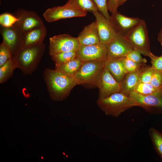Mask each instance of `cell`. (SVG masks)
Segmentation results:
<instances>
[{
  "mask_svg": "<svg viewBox=\"0 0 162 162\" xmlns=\"http://www.w3.org/2000/svg\"><path fill=\"white\" fill-rule=\"evenodd\" d=\"M44 78L51 99L61 101L66 98L78 82L74 77L68 76L55 69H45Z\"/></svg>",
  "mask_w": 162,
  "mask_h": 162,
  "instance_id": "cell-1",
  "label": "cell"
},
{
  "mask_svg": "<svg viewBox=\"0 0 162 162\" xmlns=\"http://www.w3.org/2000/svg\"><path fill=\"white\" fill-rule=\"evenodd\" d=\"M97 104L100 109L107 116L117 117L137 104L128 94L120 91L102 99H98Z\"/></svg>",
  "mask_w": 162,
  "mask_h": 162,
  "instance_id": "cell-2",
  "label": "cell"
},
{
  "mask_svg": "<svg viewBox=\"0 0 162 162\" xmlns=\"http://www.w3.org/2000/svg\"><path fill=\"white\" fill-rule=\"evenodd\" d=\"M45 44L22 47L13 57L17 68L25 75L32 74L37 69L45 51Z\"/></svg>",
  "mask_w": 162,
  "mask_h": 162,
  "instance_id": "cell-3",
  "label": "cell"
},
{
  "mask_svg": "<svg viewBox=\"0 0 162 162\" xmlns=\"http://www.w3.org/2000/svg\"><path fill=\"white\" fill-rule=\"evenodd\" d=\"M124 37L134 50L149 57L152 52L150 48L148 30L144 20H141L139 23Z\"/></svg>",
  "mask_w": 162,
  "mask_h": 162,
  "instance_id": "cell-4",
  "label": "cell"
},
{
  "mask_svg": "<svg viewBox=\"0 0 162 162\" xmlns=\"http://www.w3.org/2000/svg\"><path fill=\"white\" fill-rule=\"evenodd\" d=\"M106 60L83 62L74 76L78 85L89 84L96 86L99 76L105 66Z\"/></svg>",
  "mask_w": 162,
  "mask_h": 162,
  "instance_id": "cell-5",
  "label": "cell"
},
{
  "mask_svg": "<svg viewBox=\"0 0 162 162\" xmlns=\"http://www.w3.org/2000/svg\"><path fill=\"white\" fill-rule=\"evenodd\" d=\"M128 96L147 112L152 115L162 113V87L155 92L143 95L134 91L128 93Z\"/></svg>",
  "mask_w": 162,
  "mask_h": 162,
  "instance_id": "cell-6",
  "label": "cell"
},
{
  "mask_svg": "<svg viewBox=\"0 0 162 162\" xmlns=\"http://www.w3.org/2000/svg\"><path fill=\"white\" fill-rule=\"evenodd\" d=\"M80 44L77 38L67 34L54 36L49 39V55L51 56L57 53L76 51Z\"/></svg>",
  "mask_w": 162,
  "mask_h": 162,
  "instance_id": "cell-7",
  "label": "cell"
},
{
  "mask_svg": "<svg viewBox=\"0 0 162 162\" xmlns=\"http://www.w3.org/2000/svg\"><path fill=\"white\" fill-rule=\"evenodd\" d=\"M106 44L101 43L90 45H80L76 51V57L82 62L107 58Z\"/></svg>",
  "mask_w": 162,
  "mask_h": 162,
  "instance_id": "cell-8",
  "label": "cell"
},
{
  "mask_svg": "<svg viewBox=\"0 0 162 162\" xmlns=\"http://www.w3.org/2000/svg\"><path fill=\"white\" fill-rule=\"evenodd\" d=\"M87 12L76 9L66 4L62 6L47 9L43 15L48 22H53L61 19L86 16Z\"/></svg>",
  "mask_w": 162,
  "mask_h": 162,
  "instance_id": "cell-9",
  "label": "cell"
},
{
  "mask_svg": "<svg viewBox=\"0 0 162 162\" xmlns=\"http://www.w3.org/2000/svg\"><path fill=\"white\" fill-rule=\"evenodd\" d=\"M0 31L3 41L10 49L13 57L22 48L25 33L14 26H2Z\"/></svg>",
  "mask_w": 162,
  "mask_h": 162,
  "instance_id": "cell-10",
  "label": "cell"
},
{
  "mask_svg": "<svg viewBox=\"0 0 162 162\" xmlns=\"http://www.w3.org/2000/svg\"><path fill=\"white\" fill-rule=\"evenodd\" d=\"M96 86L99 89L98 99L104 98L121 91L120 83L114 79L105 66L99 76Z\"/></svg>",
  "mask_w": 162,
  "mask_h": 162,
  "instance_id": "cell-11",
  "label": "cell"
},
{
  "mask_svg": "<svg viewBox=\"0 0 162 162\" xmlns=\"http://www.w3.org/2000/svg\"><path fill=\"white\" fill-rule=\"evenodd\" d=\"M16 13L19 20L14 26L25 34L44 25L41 17L34 11L20 9Z\"/></svg>",
  "mask_w": 162,
  "mask_h": 162,
  "instance_id": "cell-12",
  "label": "cell"
},
{
  "mask_svg": "<svg viewBox=\"0 0 162 162\" xmlns=\"http://www.w3.org/2000/svg\"><path fill=\"white\" fill-rule=\"evenodd\" d=\"M141 20L138 18L126 16L117 11L112 13L110 22L117 34L125 36Z\"/></svg>",
  "mask_w": 162,
  "mask_h": 162,
  "instance_id": "cell-13",
  "label": "cell"
},
{
  "mask_svg": "<svg viewBox=\"0 0 162 162\" xmlns=\"http://www.w3.org/2000/svg\"><path fill=\"white\" fill-rule=\"evenodd\" d=\"M107 58H116L125 57L133 50L125 37L117 34L107 44Z\"/></svg>",
  "mask_w": 162,
  "mask_h": 162,
  "instance_id": "cell-14",
  "label": "cell"
},
{
  "mask_svg": "<svg viewBox=\"0 0 162 162\" xmlns=\"http://www.w3.org/2000/svg\"><path fill=\"white\" fill-rule=\"evenodd\" d=\"M95 19L100 42L107 44L117 34L110 21L98 11L92 13Z\"/></svg>",
  "mask_w": 162,
  "mask_h": 162,
  "instance_id": "cell-15",
  "label": "cell"
},
{
  "mask_svg": "<svg viewBox=\"0 0 162 162\" xmlns=\"http://www.w3.org/2000/svg\"><path fill=\"white\" fill-rule=\"evenodd\" d=\"M77 38L80 45H90L100 43L96 21L85 26Z\"/></svg>",
  "mask_w": 162,
  "mask_h": 162,
  "instance_id": "cell-16",
  "label": "cell"
},
{
  "mask_svg": "<svg viewBox=\"0 0 162 162\" xmlns=\"http://www.w3.org/2000/svg\"><path fill=\"white\" fill-rule=\"evenodd\" d=\"M125 57L116 58H107L105 62V66L114 77L120 83L127 73L124 65Z\"/></svg>",
  "mask_w": 162,
  "mask_h": 162,
  "instance_id": "cell-17",
  "label": "cell"
},
{
  "mask_svg": "<svg viewBox=\"0 0 162 162\" xmlns=\"http://www.w3.org/2000/svg\"><path fill=\"white\" fill-rule=\"evenodd\" d=\"M47 33L44 25L25 34L22 47L38 46L43 44Z\"/></svg>",
  "mask_w": 162,
  "mask_h": 162,
  "instance_id": "cell-18",
  "label": "cell"
},
{
  "mask_svg": "<svg viewBox=\"0 0 162 162\" xmlns=\"http://www.w3.org/2000/svg\"><path fill=\"white\" fill-rule=\"evenodd\" d=\"M146 66L144 64L138 69L132 72L127 73L120 83L121 91L126 93L134 91L139 81L140 75Z\"/></svg>",
  "mask_w": 162,
  "mask_h": 162,
  "instance_id": "cell-19",
  "label": "cell"
},
{
  "mask_svg": "<svg viewBox=\"0 0 162 162\" xmlns=\"http://www.w3.org/2000/svg\"><path fill=\"white\" fill-rule=\"evenodd\" d=\"M83 62L76 57L66 63L55 64V69L66 75L74 77Z\"/></svg>",
  "mask_w": 162,
  "mask_h": 162,
  "instance_id": "cell-20",
  "label": "cell"
},
{
  "mask_svg": "<svg viewBox=\"0 0 162 162\" xmlns=\"http://www.w3.org/2000/svg\"><path fill=\"white\" fill-rule=\"evenodd\" d=\"M66 4L83 11L92 13L98 11L94 0H68Z\"/></svg>",
  "mask_w": 162,
  "mask_h": 162,
  "instance_id": "cell-21",
  "label": "cell"
},
{
  "mask_svg": "<svg viewBox=\"0 0 162 162\" xmlns=\"http://www.w3.org/2000/svg\"><path fill=\"white\" fill-rule=\"evenodd\" d=\"M17 66L13 57L0 66V83H4L11 78Z\"/></svg>",
  "mask_w": 162,
  "mask_h": 162,
  "instance_id": "cell-22",
  "label": "cell"
},
{
  "mask_svg": "<svg viewBox=\"0 0 162 162\" xmlns=\"http://www.w3.org/2000/svg\"><path fill=\"white\" fill-rule=\"evenodd\" d=\"M148 133L156 152L162 159V134L153 127H151Z\"/></svg>",
  "mask_w": 162,
  "mask_h": 162,
  "instance_id": "cell-23",
  "label": "cell"
},
{
  "mask_svg": "<svg viewBox=\"0 0 162 162\" xmlns=\"http://www.w3.org/2000/svg\"><path fill=\"white\" fill-rule=\"evenodd\" d=\"M51 56L55 64L66 63L77 57L76 51L61 52L53 55Z\"/></svg>",
  "mask_w": 162,
  "mask_h": 162,
  "instance_id": "cell-24",
  "label": "cell"
},
{
  "mask_svg": "<svg viewBox=\"0 0 162 162\" xmlns=\"http://www.w3.org/2000/svg\"><path fill=\"white\" fill-rule=\"evenodd\" d=\"M161 88H156L150 83L139 81L135 87L134 91L141 94L146 95L155 92Z\"/></svg>",
  "mask_w": 162,
  "mask_h": 162,
  "instance_id": "cell-25",
  "label": "cell"
},
{
  "mask_svg": "<svg viewBox=\"0 0 162 162\" xmlns=\"http://www.w3.org/2000/svg\"><path fill=\"white\" fill-rule=\"evenodd\" d=\"M19 20L16 17L8 13H4L0 15V24L4 27H11Z\"/></svg>",
  "mask_w": 162,
  "mask_h": 162,
  "instance_id": "cell-26",
  "label": "cell"
},
{
  "mask_svg": "<svg viewBox=\"0 0 162 162\" xmlns=\"http://www.w3.org/2000/svg\"><path fill=\"white\" fill-rule=\"evenodd\" d=\"M12 58L10 49L3 41L0 45V67Z\"/></svg>",
  "mask_w": 162,
  "mask_h": 162,
  "instance_id": "cell-27",
  "label": "cell"
},
{
  "mask_svg": "<svg viewBox=\"0 0 162 162\" xmlns=\"http://www.w3.org/2000/svg\"><path fill=\"white\" fill-rule=\"evenodd\" d=\"M98 9L106 19L110 21V16L108 12L107 3L108 0H94Z\"/></svg>",
  "mask_w": 162,
  "mask_h": 162,
  "instance_id": "cell-28",
  "label": "cell"
},
{
  "mask_svg": "<svg viewBox=\"0 0 162 162\" xmlns=\"http://www.w3.org/2000/svg\"><path fill=\"white\" fill-rule=\"evenodd\" d=\"M153 71L154 69L151 66H146L140 75L139 81L150 83Z\"/></svg>",
  "mask_w": 162,
  "mask_h": 162,
  "instance_id": "cell-29",
  "label": "cell"
},
{
  "mask_svg": "<svg viewBox=\"0 0 162 162\" xmlns=\"http://www.w3.org/2000/svg\"><path fill=\"white\" fill-rule=\"evenodd\" d=\"M141 54L139 51L133 49L126 55L125 57L138 63L146 64L147 61L142 57Z\"/></svg>",
  "mask_w": 162,
  "mask_h": 162,
  "instance_id": "cell-30",
  "label": "cell"
},
{
  "mask_svg": "<svg viewBox=\"0 0 162 162\" xmlns=\"http://www.w3.org/2000/svg\"><path fill=\"white\" fill-rule=\"evenodd\" d=\"M144 64L135 62L125 57L124 60V67L127 73L133 72L137 70Z\"/></svg>",
  "mask_w": 162,
  "mask_h": 162,
  "instance_id": "cell-31",
  "label": "cell"
},
{
  "mask_svg": "<svg viewBox=\"0 0 162 162\" xmlns=\"http://www.w3.org/2000/svg\"><path fill=\"white\" fill-rule=\"evenodd\" d=\"M150 83L154 87H162V72L154 70Z\"/></svg>",
  "mask_w": 162,
  "mask_h": 162,
  "instance_id": "cell-32",
  "label": "cell"
},
{
  "mask_svg": "<svg viewBox=\"0 0 162 162\" xmlns=\"http://www.w3.org/2000/svg\"><path fill=\"white\" fill-rule=\"evenodd\" d=\"M151 67L154 70L162 72V56H157L151 53L149 57Z\"/></svg>",
  "mask_w": 162,
  "mask_h": 162,
  "instance_id": "cell-33",
  "label": "cell"
},
{
  "mask_svg": "<svg viewBox=\"0 0 162 162\" xmlns=\"http://www.w3.org/2000/svg\"><path fill=\"white\" fill-rule=\"evenodd\" d=\"M119 0H108L107 3V8L108 10L112 13L118 11Z\"/></svg>",
  "mask_w": 162,
  "mask_h": 162,
  "instance_id": "cell-34",
  "label": "cell"
},
{
  "mask_svg": "<svg viewBox=\"0 0 162 162\" xmlns=\"http://www.w3.org/2000/svg\"><path fill=\"white\" fill-rule=\"evenodd\" d=\"M158 40L162 46V28H161L158 34Z\"/></svg>",
  "mask_w": 162,
  "mask_h": 162,
  "instance_id": "cell-35",
  "label": "cell"
},
{
  "mask_svg": "<svg viewBox=\"0 0 162 162\" xmlns=\"http://www.w3.org/2000/svg\"><path fill=\"white\" fill-rule=\"evenodd\" d=\"M128 0H119L118 2V6L123 5L126 1Z\"/></svg>",
  "mask_w": 162,
  "mask_h": 162,
  "instance_id": "cell-36",
  "label": "cell"
},
{
  "mask_svg": "<svg viewBox=\"0 0 162 162\" xmlns=\"http://www.w3.org/2000/svg\"><path fill=\"white\" fill-rule=\"evenodd\" d=\"M161 56H162V55H161Z\"/></svg>",
  "mask_w": 162,
  "mask_h": 162,
  "instance_id": "cell-37",
  "label": "cell"
}]
</instances>
